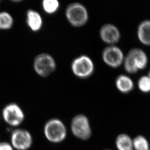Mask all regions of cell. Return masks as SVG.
Returning <instances> with one entry per match:
<instances>
[{
    "label": "cell",
    "instance_id": "30bf717a",
    "mask_svg": "<svg viewBox=\"0 0 150 150\" xmlns=\"http://www.w3.org/2000/svg\"><path fill=\"white\" fill-rule=\"evenodd\" d=\"M26 24L32 31L37 32L41 30L43 21L39 12L33 9H29L26 12Z\"/></svg>",
    "mask_w": 150,
    "mask_h": 150
},
{
    "label": "cell",
    "instance_id": "d6986e66",
    "mask_svg": "<svg viewBox=\"0 0 150 150\" xmlns=\"http://www.w3.org/2000/svg\"><path fill=\"white\" fill-rule=\"evenodd\" d=\"M137 87L139 90L145 93L150 92V78L148 75L140 77L137 81Z\"/></svg>",
    "mask_w": 150,
    "mask_h": 150
},
{
    "label": "cell",
    "instance_id": "9c48e42d",
    "mask_svg": "<svg viewBox=\"0 0 150 150\" xmlns=\"http://www.w3.org/2000/svg\"><path fill=\"white\" fill-rule=\"evenodd\" d=\"M100 39L109 45H115L120 40L121 34L119 29L114 24L106 23L100 27L99 31Z\"/></svg>",
    "mask_w": 150,
    "mask_h": 150
},
{
    "label": "cell",
    "instance_id": "603a6c76",
    "mask_svg": "<svg viewBox=\"0 0 150 150\" xmlns=\"http://www.w3.org/2000/svg\"></svg>",
    "mask_w": 150,
    "mask_h": 150
},
{
    "label": "cell",
    "instance_id": "8fae6325",
    "mask_svg": "<svg viewBox=\"0 0 150 150\" xmlns=\"http://www.w3.org/2000/svg\"><path fill=\"white\" fill-rule=\"evenodd\" d=\"M115 86L117 89L123 94L129 93L134 88L133 81L130 77L125 74H120L117 77Z\"/></svg>",
    "mask_w": 150,
    "mask_h": 150
},
{
    "label": "cell",
    "instance_id": "5bb4252c",
    "mask_svg": "<svg viewBox=\"0 0 150 150\" xmlns=\"http://www.w3.org/2000/svg\"><path fill=\"white\" fill-rule=\"evenodd\" d=\"M116 145L118 150H133V140L127 134L119 135L117 137Z\"/></svg>",
    "mask_w": 150,
    "mask_h": 150
},
{
    "label": "cell",
    "instance_id": "ffe728a7",
    "mask_svg": "<svg viewBox=\"0 0 150 150\" xmlns=\"http://www.w3.org/2000/svg\"><path fill=\"white\" fill-rule=\"evenodd\" d=\"M11 143L7 142H0V150H14Z\"/></svg>",
    "mask_w": 150,
    "mask_h": 150
},
{
    "label": "cell",
    "instance_id": "7402d4cb",
    "mask_svg": "<svg viewBox=\"0 0 150 150\" xmlns=\"http://www.w3.org/2000/svg\"></svg>",
    "mask_w": 150,
    "mask_h": 150
},
{
    "label": "cell",
    "instance_id": "8992f818",
    "mask_svg": "<svg viewBox=\"0 0 150 150\" xmlns=\"http://www.w3.org/2000/svg\"><path fill=\"white\" fill-rule=\"evenodd\" d=\"M71 128L74 136L82 140H87L91 135L89 120L84 115L79 114L74 117L71 122Z\"/></svg>",
    "mask_w": 150,
    "mask_h": 150
},
{
    "label": "cell",
    "instance_id": "44dd1931",
    "mask_svg": "<svg viewBox=\"0 0 150 150\" xmlns=\"http://www.w3.org/2000/svg\"><path fill=\"white\" fill-rule=\"evenodd\" d=\"M148 76L149 77V78H150V70L149 71V72H148Z\"/></svg>",
    "mask_w": 150,
    "mask_h": 150
},
{
    "label": "cell",
    "instance_id": "ac0fdd59",
    "mask_svg": "<svg viewBox=\"0 0 150 150\" xmlns=\"http://www.w3.org/2000/svg\"><path fill=\"white\" fill-rule=\"evenodd\" d=\"M133 147L136 150H149V143L143 136H138L133 141Z\"/></svg>",
    "mask_w": 150,
    "mask_h": 150
},
{
    "label": "cell",
    "instance_id": "3957f363",
    "mask_svg": "<svg viewBox=\"0 0 150 150\" xmlns=\"http://www.w3.org/2000/svg\"><path fill=\"white\" fill-rule=\"evenodd\" d=\"M57 63L54 57L48 53H41L37 55L33 62V68L40 77L49 76L57 69Z\"/></svg>",
    "mask_w": 150,
    "mask_h": 150
},
{
    "label": "cell",
    "instance_id": "e0dca14e",
    "mask_svg": "<svg viewBox=\"0 0 150 150\" xmlns=\"http://www.w3.org/2000/svg\"><path fill=\"white\" fill-rule=\"evenodd\" d=\"M123 64L125 71L128 74H134L139 71L133 57L129 52L125 57Z\"/></svg>",
    "mask_w": 150,
    "mask_h": 150
},
{
    "label": "cell",
    "instance_id": "52a82bcc",
    "mask_svg": "<svg viewBox=\"0 0 150 150\" xmlns=\"http://www.w3.org/2000/svg\"><path fill=\"white\" fill-rule=\"evenodd\" d=\"M10 143L16 150H28L33 143L32 135L29 131L22 128L15 129L11 134Z\"/></svg>",
    "mask_w": 150,
    "mask_h": 150
},
{
    "label": "cell",
    "instance_id": "9a60e30c",
    "mask_svg": "<svg viewBox=\"0 0 150 150\" xmlns=\"http://www.w3.org/2000/svg\"><path fill=\"white\" fill-rule=\"evenodd\" d=\"M14 23V18L10 13L7 11L0 12V30H10L13 27Z\"/></svg>",
    "mask_w": 150,
    "mask_h": 150
},
{
    "label": "cell",
    "instance_id": "7c38bea8",
    "mask_svg": "<svg viewBox=\"0 0 150 150\" xmlns=\"http://www.w3.org/2000/svg\"><path fill=\"white\" fill-rule=\"evenodd\" d=\"M137 37L142 44L150 46V20H144L139 23L137 28Z\"/></svg>",
    "mask_w": 150,
    "mask_h": 150
},
{
    "label": "cell",
    "instance_id": "ba28073f",
    "mask_svg": "<svg viewBox=\"0 0 150 150\" xmlns=\"http://www.w3.org/2000/svg\"><path fill=\"white\" fill-rule=\"evenodd\" d=\"M125 57L121 49L116 45H108L102 52L103 62L113 69L119 68L123 64Z\"/></svg>",
    "mask_w": 150,
    "mask_h": 150
},
{
    "label": "cell",
    "instance_id": "5b68a950",
    "mask_svg": "<svg viewBox=\"0 0 150 150\" xmlns=\"http://www.w3.org/2000/svg\"><path fill=\"white\" fill-rule=\"evenodd\" d=\"M1 114L5 122L13 127L20 126L25 119L24 111L18 104L15 103H8L4 106Z\"/></svg>",
    "mask_w": 150,
    "mask_h": 150
},
{
    "label": "cell",
    "instance_id": "2e32d148",
    "mask_svg": "<svg viewBox=\"0 0 150 150\" xmlns=\"http://www.w3.org/2000/svg\"><path fill=\"white\" fill-rule=\"evenodd\" d=\"M41 4L43 10L48 15L56 13L60 7L59 1L57 0H43Z\"/></svg>",
    "mask_w": 150,
    "mask_h": 150
},
{
    "label": "cell",
    "instance_id": "7a4b0ae2",
    "mask_svg": "<svg viewBox=\"0 0 150 150\" xmlns=\"http://www.w3.org/2000/svg\"><path fill=\"white\" fill-rule=\"evenodd\" d=\"M65 16L69 24L74 27H82L89 20L86 7L82 4L77 2L71 3L67 6Z\"/></svg>",
    "mask_w": 150,
    "mask_h": 150
},
{
    "label": "cell",
    "instance_id": "277c9868",
    "mask_svg": "<svg viewBox=\"0 0 150 150\" xmlns=\"http://www.w3.org/2000/svg\"><path fill=\"white\" fill-rule=\"evenodd\" d=\"M71 69L75 76L80 79L89 78L93 74L95 66L93 61L86 55H81L74 59Z\"/></svg>",
    "mask_w": 150,
    "mask_h": 150
},
{
    "label": "cell",
    "instance_id": "6da1fadb",
    "mask_svg": "<svg viewBox=\"0 0 150 150\" xmlns=\"http://www.w3.org/2000/svg\"><path fill=\"white\" fill-rule=\"evenodd\" d=\"M43 133L48 141L57 144L65 140L67 136V129L62 120L52 118L49 120L44 125Z\"/></svg>",
    "mask_w": 150,
    "mask_h": 150
},
{
    "label": "cell",
    "instance_id": "4fadbf2b",
    "mask_svg": "<svg viewBox=\"0 0 150 150\" xmlns=\"http://www.w3.org/2000/svg\"><path fill=\"white\" fill-rule=\"evenodd\" d=\"M129 52L134 58L139 71L143 70L147 66L148 62L147 55L143 50L140 48H133Z\"/></svg>",
    "mask_w": 150,
    "mask_h": 150
}]
</instances>
